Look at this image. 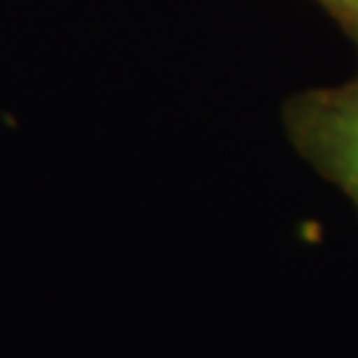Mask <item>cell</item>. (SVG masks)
<instances>
[{
	"label": "cell",
	"mask_w": 358,
	"mask_h": 358,
	"mask_svg": "<svg viewBox=\"0 0 358 358\" xmlns=\"http://www.w3.org/2000/svg\"><path fill=\"white\" fill-rule=\"evenodd\" d=\"M284 130L297 154L358 210V77L292 96Z\"/></svg>",
	"instance_id": "obj_1"
},
{
	"label": "cell",
	"mask_w": 358,
	"mask_h": 358,
	"mask_svg": "<svg viewBox=\"0 0 358 358\" xmlns=\"http://www.w3.org/2000/svg\"><path fill=\"white\" fill-rule=\"evenodd\" d=\"M324 13H329L334 24L343 29L358 53V0H313Z\"/></svg>",
	"instance_id": "obj_2"
}]
</instances>
